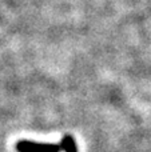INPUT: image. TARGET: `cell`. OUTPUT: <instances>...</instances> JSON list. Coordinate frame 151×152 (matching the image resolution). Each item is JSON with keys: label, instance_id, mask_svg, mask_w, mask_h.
<instances>
[{"label": "cell", "instance_id": "6da1fadb", "mask_svg": "<svg viewBox=\"0 0 151 152\" xmlns=\"http://www.w3.org/2000/svg\"><path fill=\"white\" fill-rule=\"evenodd\" d=\"M16 151L18 152H60V144H52V143H37L31 140H20L16 143Z\"/></svg>", "mask_w": 151, "mask_h": 152}, {"label": "cell", "instance_id": "7a4b0ae2", "mask_svg": "<svg viewBox=\"0 0 151 152\" xmlns=\"http://www.w3.org/2000/svg\"><path fill=\"white\" fill-rule=\"evenodd\" d=\"M60 145H62V151L64 152H79L78 151V144L75 142V139L72 137V135H64L62 137Z\"/></svg>", "mask_w": 151, "mask_h": 152}]
</instances>
